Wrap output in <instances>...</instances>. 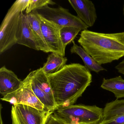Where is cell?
<instances>
[{
    "label": "cell",
    "instance_id": "1",
    "mask_svg": "<svg viewBox=\"0 0 124 124\" xmlns=\"http://www.w3.org/2000/svg\"><path fill=\"white\" fill-rule=\"evenodd\" d=\"M47 76L57 108L74 105L92 82L90 71L79 63L66 64L58 71Z\"/></svg>",
    "mask_w": 124,
    "mask_h": 124
},
{
    "label": "cell",
    "instance_id": "2",
    "mask_svg": "<svg viewBox=\"0 0 124 124\" xmlns=\"http://www.w3.org/2000/svg\"><path fill=\"white\" fill-rule=\"evenodd\" d=\"M78 42L101 65L124 56V32L105 34L83 30Z\"/></svg>",
    "mask_w": 124,
    "mask_h": 124
},
{
    "label": "cell",
    "instance_id": "3",
    "mask_svg": "<svg viewBox=\"0 0 124 124\" xmlns=\"http://www.w3.org/2000/svg\"><path fill=\"white\" fill-rule=\"evenodd\" d=\"M103 111L95 105L74 104L57 108L53 115L65 124H99L103 121Z\"/></svg>",
    "mask_w": 124,
    "mask_h": 124
},
{
    "label": "cell",
    "instance_id": "4",
    "mask_svg": "<svg viewBox=\"0 0 124 124\" xmlns=\"http://www.w3.org/2000/svg\"><path fill=\"white\" fill-rule=\"evenodd\" d=\"M26 78L34 93L44 105L45 110L54 112L57 106L53 92L47 75L42 67L30 72Z\"/></svg>",
    "mask_w": 124,
    "mask_h": 124
},
{
    "label": "cell",
    "instance_id": "5",
    "mask_svg": "<svg viewBox=\"0 0 124 124\" xmlns=\"http://www.w3.org/2000/svg\"><path fill=\"white\" fill-rule=\"evenodd\" d=\"M32 12L61 27H74L82 31L87 30L88 28L77 16L70 13L68 9L60 6L52 8L47 5Z\"/></svg>",
    "mask_w": 124,
    "mask_h": 124
},
{
    "label": "cell",
    "instance_id": "6",
    "mask_svg": "<svg viewBox=\"0 0 124 124\" xmlns=\"http://www.w3.org/2000/svg\"><path fill=\"white\" fill-rule=\"evenodd\" d=\"M53 112L27 105L14 104L11 110L12 124H45L48 116Z\"/></svg>",
    "mask_w": 124,
    "mask_h": 124
},
{
    "label": "cell",
    "instance_id": "7",
    "mask_svg": "<svg viewBox=\"0 0 124 124\" xmlns=\"http://www.w3.org/2000/svg\"><path fill=\"white\" fill-rule=\"evenodd\" d=\"M22 85L17 90L1 99L14 104H23L40 110H45L44 105L40 101L32 89L30 83L26 77L22 81Z\"/></svg>",
    "mask_w": 124,
    "mask_h": 124
},
{
    "label": "cell",
    "instance_id": "8",
    "mask_svg": "<svg viewBox=\"0 0 124 124\" xmlns=\"http://www.w3.org/2000/svg\"><path fill=\"white\" fill-rule=\"evenodd\" d=\"M34 13L39 20L43 37L50 52L64 56L65 50L63 46L60 33V29L62 27Z\"/></svg>",
    "mask_w": 124,
    "mask_h": 124
},
{
    "label": "cell",
    "instance_id": "9",
    "mask_svg": "<svg viewBox=\"0 0 124 124\" xmlns=\"http://www.w3.org/2000/svg\"><path fill=\"white\" fill-rule=\"evenodd\" d=\"M21 13H7L0 28V54L11 48L16 43V32Z\"/></svg>",
    "mask_w": 124,
    "mask_h": 124
},
{
    "label": "cell",
    "instance_id": "10",
    "mask_svg": "<svg viewBox=\"0 0 124 124\" xmlns=\"http://www.w3.org/2000/svg\"><path fill=\"white\" fill-rule=\"evenodd\" d=\"M16 44L39 50L36 43L26 14L21 13L19 15L16 32Z\"/></svg>",
    "mask_w": 124,
    "mask_h": 124
},
{
    "label": "cell",
    "instance_id": "11",
    "mask_svg": "<svg viewBox=\"0 0 124 124\" xmlns=\"http://www.w3.org/2000/svg\"><path fill=\"white\" fill-rule=\"evenodd\" d=\"M68 2L76 11L77 16L88 27L93 26L97 16L93 2L89 0H69Z\"/></svg>",
    "mask_w": 124,
    "mask_h": 124
},
{
    "label": "cell",
    "instance_id": "12",
    "mask_svg": "<svg viewBox=\"0 0 124 124\" xmlns=\"http://www.w3.org/2000/svg\"><path fill=\"white\" fill-rule=\"evenodd\" d=\"M22 82L13 71L6 67L0 69V93L3 97L17 90Z\"/></svg>",
    "mask_w": 124,
    "mask_h": 124
},
{
    "label": "cell",
    "instance_id": "13",
    "mask_svg": "<svg viewBox=\"0 0 124 124\" xmlns=\"http://www.w3.org/2000/svg\"><path fill=\"white\" fill-rule=\"evenodd\" d=\"M36 43L39 50L46 53L50 52L43 37L40 24L36 14L32 12L26 14Z\"/></svg>",
    "mask_w": 124,
    "mask_h": 124
},
{
    "label": "cell",
    "instance_id": "14",
    "mask_svg": "<svg viewBox=\"0 0 124 124\" xmlns=\"http://www.w3.org/2000/svg\"><path fill=\"white\" fill-rule=\"evenodd\" d=\"M72 43L73 46L70 49L71 53L78 55L83 61L85 66L89 71H93L97 73L101 71H107L106 69L96 62L81 46L75 44L74 41Z\"/></svg>",
    "mask_w": 124,
    "mask_h": 124
},
{
    "label": "cell",
    "instance_id": "15",
    "mask_svg": "<svg viewBox=\"0 0 124 124\" xmlns=\"http://www.w3.org/2000/svg\"><path fill=\"white\" fill-rule=\"evenodd\" d=\"M67 61L66 57L58 54L51 53L48 56L47 62L42 68L46 74H51L61 70L66 65Z\"/></svg>",
    "mask_w": 124,
    "mask_h": 124
},
{
    "label": "cell",
    "instance_id": "16",
    "mask_svg": "<svg viewBox=\"0 0 124 124\" xmlns=\"http://www.w3.org/2000/svg\"><path fill=\"white\" fill-rule=\"evenodd\" d=\"M101 87L113 93L116 99L124 98V80L120 76L103 79Z\"/></svg>",
    "mask_w": 124,
    "mask_h": 124
},
{
    "label": "cell",
    "instance_id": "17",
    "mask_svg": "<svg viewBox=\"0 0 124 124\" xmlns=\"http://www.w3.org/2000/svg\"><path fill=\"white\" fill-rule=\"evenodd\" d=\"M103 111V121L109 120L124 115V99H116L107 103Z\"/></svg>",
    "mask_w": 124,
    "mask_h": 124
},
{
    "label": "cell",
    "instance_id": "18",
    "mask_svg": "<svg viewBox=\"0 0 124 124\" xmlns=\"http://www.w3.org/2000/svg\"><path fill=\"white\" fill-rule=\"evenodd\" d=\"M81 30L77 27L71 26H65L61 27L60 35L64 49L67 45L74 41Z\"/></svg>",
    "mask_w": 124,
    "mask_h": 124
},
{
    "label": "cell",
    "instance_id": "19",
    "mask_svg": "<svg viewBox=\"0 0 124 124\" xmlns=\"http://www.w3.org/2000/svg\"><path fill=\"white\" fill-rule=\"evenodd\" d=\"M55 4V3L51 0H30L26 11V14H29L35 10L43 8L46 6Z\"/></svg>",
    "mask_w": 124,
    "mask_h": 124
},
{
    "label": "cell",
    "instance_id": "20",
    "mask_svg": "<svg viewBox=\"0 0 124 124\" xmlns=\"http://www.w3.org/2000/svg\"><path fill=\"white\" fill-rule=\"evenodd\" d=\"M99 124H124V115L117 116L109 120L102 121Z\"/></svg>",
    "mask_w": 124,
    "mask_h": 124
},
{
    "label": "cell",
    "instance_id": "21",
    "mask_svg": "<svg viewBox=\"0 0 124 124\" xmlns=\"http://www.w3.org/2000/svg\"><path fill=\"white\" fill-rule=\"evenodd\" d=\"M45 124H65L62 121L56 118L53 115H50L46 120Z\"/></svg>",
    "mask_w": 124,
    "mask_h": 124
},
{
    "label": "cell",
    "instance_id": "22",
    "mask_svg": "<svg viewBox=\"0 0 124 124\" xmlns=\"http://www.w3.org/2000/svg\"><path fill=\"white\" fill-rule=\"evenodd\" d=\"M119 73L124 75V59L115 67Z\"/></svg>",
    "mask_w": 124,
    "mask_h": 124
},
{
    "label": "cell",
    "instance_id": "23",
    "mask_svg": "<svg viewBox=\"0 0 124 124\" xmlns=\"http://www.w3.org/2000/svg\"><path fill=\"white\" fill-rule=\"evenodd\" d=\"M0 124H3V121L2 118V104H0Z\"/></svg>",
    "mask_w": 124,
    "mask_h": 124
},
{
    "label": "cell",
    "instance_id": "24",
    "mask_svg": "<svg viewBox=\"0 0 124 124\" xmlns=\"http://www.w3.org/2000/svg\"><path fill=\"white\" fill-rule=\"evenodd\" d=\"M123 14H124V8H123Z\"/></svg>",
    "mask_w": 124,
    "mask_h": 124
}]
</instances>
